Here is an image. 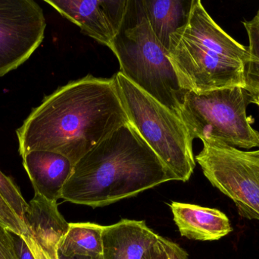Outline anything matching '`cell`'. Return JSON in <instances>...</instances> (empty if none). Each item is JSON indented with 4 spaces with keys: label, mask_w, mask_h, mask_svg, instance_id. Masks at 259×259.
Masks as SVG:
<instances>
[{
    "label": "cell",
    "mask_w": 259,
    "mask_h": 259,
    "mask_svg": "<svg viewBox=\"0 0 259 259\" xmlns=\"http://www.w3.org/2000/svg\"><path fill=\"white\" fill-rule=\"evenodd\" d=\"M115 78L88 75L46 96L16 130L21 157L55 152L73 166L112 132L128 123Z\"/></svg>",
    "instance_id": "6da1fadb"
},
{
    "label": "cell",
    "mask_w": 259,
    "mask_h": 259,
    "mask_svg": "<svg viewBox=\"0 0 259 259\" xmlns=\"http://www.w3.org/2000/svg\"><path fill=\"white\" fill-rule=\"evenodd\" d=\"M173 180L177 176L128 123L73 166L61 199L99 208Z\"/></svg>",
    "instance_id": "7a4b0ae2"
},
{
    "label": "cell",
    "mask_w": 259,
    "mask_h": 259,
    "mask_svg": "<svg viewBox=\"0 0 259 259\" xmlns=\"http://www.w3.org/2000/svg\"><path fill=\"white\" fill-rule=\"evenodd\" d=\"M168 56L185 91L245 88L248 47L225 32L199 0H193L187 24L170 36Z\"/></svg>",
    "instance_id": "3957f363"
},
{
    "label": "cell",
    "mask_w": 259,
    "mask_h": 259,
    "mask_svg": "<svg viewBox=\"0 0 259 259\" xmlns=\"http://www.w3.org/2000/svg\"><path fill=\"white\" fill-rule=\"evenodd\" d=\"M109 47L118 58L120 72L181 117L187 91L180 84L168 50L149 25L142 0H127L121 28Z\"/></svg>",
    "instance_id": "277c9868"
},
{
    "label": "cell",
    "mask_w": 259,
    "mask_h": 259,
    "mask_svg": "<svg viewBox=\"0 0 259 259\" xmlns=\"http://www.w3.org/2000/svg\"><path fill=\"white\" fill-rule=\"evenodd\" d=\"M130 124L178 180L187 182L196 167L193 140L181 117L133 84L114 76Z\"/></svg>",
    "instance_id": "5b68a950"
},
{
    "label": "cell",
    "mask_w": 259,
    "mask_h": 259,
    "mask_svg": "<svg viewBox=\"0 0 259 259\" xmlns=\"http://www.w3.org/2000/svg\"><path fill=\"white\" fill-rule=\"evenodd\" d=\"M252 97L241 87L204 93L187 91L181 107V118L192 140L203 144L222 143L251 149L259 147V132L246 109Z\"/></svg>",
    "instance_id": "8992f818"
},
{
    "label": "cell",
    "mask_w": 259,
    "mask_h": 259,
    "mask_svg": "<svg viewBox=\"0 0 259 259\" xmlns=\"http://www.w3.org/2000/svg\"><path fill=\"white\" fill-rule=\"evenodd\" d=\"M213 187L231 199L239 214L259 220V149L207 143L195 158Z\"/></svg>",
    "instance_id": "52a82bcc"
},
{
    "label": "cell",
    "mask_w": 259,
    "mask_h": 259,
    "mask_svg": "<svg viewBox=\"0 0 259 259\" xmlns=\"http://www.w3.org/2000/svg\"><path fill=\"white\" fill-rule=\"evenodd\" d=\"M46 27L44 11L33 0H0V77L31 56Z\"/></svg>",
    "instance_id": "ba28073f"
},
{
    "label": "cell",
    "mask_w": 259,
    "mask_h": 259,
    "mask_svg": "<svg viewBox=\"0 0 259 259\" xmlns=\"http://www.w3.org/2000/svg\"><path fill=\"white\" fill-rule=\"evenodd\" d=\"M81 31L109 47L121 28L127 0H44Z\"/></svg>",
    "instance_id": "9c48e42d"
},
{
    "label": "cell",
    "mask_w": 259,
    "mask_h": 259,
    "mask_svg": "<svg viewBox=\"0 0 259 259\" xmlns=\"http://www.w3.org/2000/svg\"><path fill=\"white\" fill-rule=\"evenodd\" d=\"M27 232L52 259L58 258V248L69 228L59 212L57 202L35 193L24 216Z\"/></svg>",
    "instance_id": "30bf717a"
},
{
    "label": "cell",
    "mask_w": 259,
    "mask_h": 259,
    "mask_svg": "<svg viewBox=\"0 0 259 259\" xmlns=\"http://www.w3.org/2000/svg\"><path fill=\"white\" fill-rule=\"evenodd\" d=\"M174 221L182 237L199 241H214L232 232L229 218L215 208L172 202Z\"/></svg>",
    "instance_id": "8fae6325"
},
{
    "label": "cell",
    "mask_w": 259,
    "mask_h": 259,
    "mask_svg": "<svg viewBox=\"0 0 259 259\" xmlns=\"http://www.w3.org/2000/svg\"><path fill=\"white\" fill-rule=\"evenodd\" d=\"M22 159L35 193L53 202L61 199L62 189L72 172L71 161L63 155L44 151L29 152Z\"/></svg>",
    "instance_id": "7c38bea8"
},
{
    "label": "cell",
    "mask_w": 259,
    "mask_h": 259,
    "mask_svg": "<svg viewBox=\"0 0 259 259\" xmlns=\"http://www.w3.org/2000/svg\"><path fill=\"white\" fill-rule=\"evenodd\" d=\"M158 236L144 220L122 219L105 227L103 259H143L148 249L157 243Z\"/></svg>",
    "instance_id": "4fadbf2b"
},
{
    "label": "cell",
    "mask_w": 259,
    "mask_h": 259,
    "mask_svg": "<svg viewBox=\"0 0 259 259\" xmlns=\"http://www.w3.org/2000/svg\"><path fill=\"white\" fill-rule=\"evenodd\" d=\"M193 0H142L154 34L168 50L171 35L188 21Z\"/></svg>",
    "instance_id": "5bb4252c"
},
{
    "label": "cell",
    "mask_w": 259,
    "mask_h": 259,
    "mask_svg": "<svg viewBox=\"0 0 259 259\" xmlns=\"http://www.w3.org/2000/svg\"><path fill=\"white\" fill-rule=\"evenodd\" d=\"M105 227L91 222L70 223L61 240L58 253L65 256L103 255Z\"/></svg>",
    "instance_id": "9a60e30c"
},
{
    "label": "cell",
    "mask_w": 259,
    "mask_h": 259,
    "mask_svg": "<svg viewBox=\"0 0 259 259\" xmlns=\"http://www.w3.org/2000/svg\"><path fill=\"white\" fill-rule=\"evenodd\" d=\"M249 38V59L245 66V89L252 97L259 95V19L243 22Z\"/></svg>",
    "instance_id": "2e32d148"
},
{
    "label": "cell",
    "mask_w": 259,
    "mask_h": 259,
    "mask_svg": "<svg viewBox=\"0 0 259 259\" xmlns=\"http://www.w3.org/2000/svg\"><path fill=\"white\" fill-rule=\"evenodd\" d=\"M0 196L13 210L20 220L24 223V216L28 208V203L23 197L18 186L9 176L0 170Z\"/></svg>",
    "instance_id": "e0dca14e"
},
{
    "label": "cell",
    "mask_w": 259,
    "mask_h": 259,
    "mask_svg": "<svg viewBox=\"0 0 259 259\" xmlns=\"http://www.w3.org/2000/svg\"><path fill=\"white\" fill-rule=\"evenodd\" d=\"M0 220L6 225L9 231L17 235L21 236L27 232L25 225L20 220L19 217L14 212L13 210L9 207L1 196H0Z\"/></svg>",
    "instance_id": "ac0fdd59"
},
{
    "label": "cell",
    "mask_w": 259,
    "mask_h": 259,
    "mask_svg": "<svg viewBox=\"0 0 259 259\" xmlns=\"http://www.w3.org/2000/svg\"><path fill=\"white\" fill-rule=\"evenodd\" d=\"M0 259H18L12 232L0 223Z\"/></svg>",
    "instance_id": "d6986e66"
},
{
    "label": "cell",
    "mask_w": 259,
    "mask_h": 259,
    "mask_svg": "<svg viewBox=\"0 0 259 259\" xmlns=\"http://www.w3.org/2000/svg\"><path fill=\"white\" fill-rule=\"evenodd\" d=\"M158 241L165 251L168 259H189L188 254L179 245L168 239L158 236Z\"/></svg>",
    "instance_id": "ffe728a7"
},
{
    "label": "cell",
    "mask_w": 259,
    "mask_h": 259,
    "mask_svg": "<svg viewBox=\"0 0 259 259\" xmlns=\"http://www.w3.org/2000/svg\"><path fill=\"white\" fill-rule=\"evenodd\" d=\"M12 236H13L15 252L18 259H35L23 237L14 233H12Z\"/></svg>",
    "instance_id": "44dd1931"
},
{
    "label": "cell",
    "mask_w": 259,
    "mask_h": 259,
    "mask_svg": "<svg viewBox=\"0 0 259 259\" xmlns=\"http://www.w3.org/2000/svg\"><path fill=\"white\" fill-rule=\"evenodd\" d=\"M21 237L27 243L35 259H52L50 255L40 247V246L32 238L31 236L28 233H24L23 235H21Z\"/></svg>",
    "instance_id": "7402d4cb"
},
{
    "label": "cell",
    "mask_w": 259,
    "mask_h": 259,
    "mask_svg": "<svg viewBox=\"0 0 259 259\" xmlns=\"http://www.w3.org/2000/svg\"><path fill=\"white\" fill-rule=\"evenodd\" d=\"M143 259H168L164 248L159 241H157L150 249H148Z\"/></svg>",
    "instance_id": "603a6c76"
},
{
    "label": "cell",
    "mask_w": 259,
    "mask_h": 259,
    "mask_svg": "<svg viewBox=\"0 0 259 259\" xmlns=\"http://www.w3.org/2000/svg\"><path fill=\"white\" fill-rule=\"evenodd\" d=\"M58 258L59 259H103V255H77L73 256H65L62 254L58 253Z\"/></svg>",
    "instance_id": "cb8c5ba5"
},
{
    "label": "cell",
    "mask_w": 259,
    "mask_h": 259,
    "mask_svg": "<svg viewBox=\"0 0 259 259\" xmlns=\"http://www.w3.org/2000/svg\"><path fill=\"white\" fill-rule=\"evenodd\" d=\"M252 103H255L259 107V95L252 97Z\"/></svg>",
    "instance_id": "d4e9b609"
},
{
    "label": "cell",
    "mask_w": 259,
    "mask_h": 259,
    "mask_svg": "<svg viewBox=\"0 0 259 259\" xmlns=\"http://www.w3.org/2000/svg\"><path fill=\"white\" fill-rule=\"evenodd\" d=\"M255 16H256L257 18H258L259 19V9H258V12H257L256 15H255Z\"/></svg>",
    "instance_id": "484cf974"
},
{
    "label": "cell",
    "mask_w": 259,
    "mask_h": 259,
    "mask_svg": "<svg viewBox=\"0 0 259 259\" xmlns=\"http://www.w3.org/2000/svg\"><path fill=\"white\" fill-rule=\"evenodd\" d=\"M0 223H3V222L1 221V220H0ZM3 225H4V224H3ZM5 226H6V225H5Z\"/></svg>",
    "instance_id": "4316f807"
}]
</instances>
